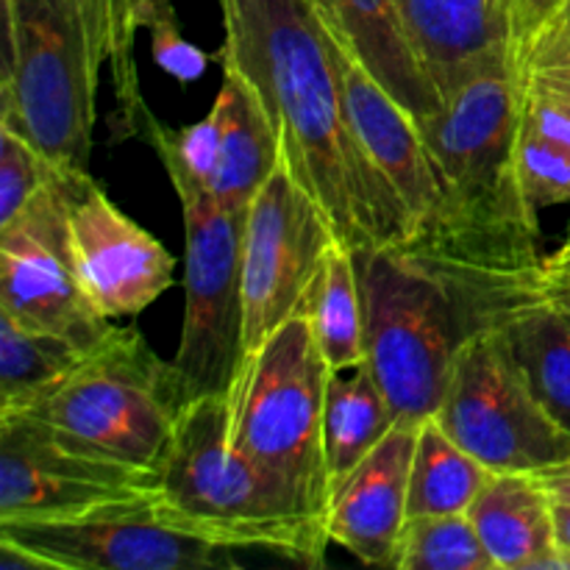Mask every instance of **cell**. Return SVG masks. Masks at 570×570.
Here are the masks:
<instances>
[{"label":"cell","instance_id":"cell-1","mask_svg":"<svg viewBox=\"0 0 570 570\" xmlns=\"http://www.w3.org/2000/svg\"><path fill=\"white\" fill-rule=\"evenodd\" d=\"M417 128L440 206L404 254L454 289L476 328L495 312L543 298V232L518 176L521 98L510 67L468 81Z\"/></svg>","mask_w":570,"mask_h":570},{"label":"cell","instance_id":"cell-2","mask_svg":"<svg viewBox=\"0 0 570 570\" xmlns=\"http://www.w3.org/2000/svg\"><path fill=\"white\" fill-rule=\"evenodd\" d=\"M226 26L223 67L259 92L278 131L282 159L317 200L337 239L401 248L406 223L362 156L337 65V28L321 0H217Z\"/></svg>","mask_w":570,"mask_h":570},{"label":"cell","instance_id":"cell-3","mask_svg":"<svg viewBox=\"0 0 570 570\" xmlns=\"http://www.w3.org/2000/svg\"><path fill=\"white\" fill-rule=\"evenodd\" d=\"M228 393L187 401L161 456L156 512L178 532L226 549H259L301 566L321 568L326 529L239 454L228 438Z\"/></svg>","mask_w":570,"mask_h":570},{"label":"cell","instance_id":"cell-4","mask_svg":"<svg viewBox=\"0 0 570 570\" xmlns=\"http://www.w3.org/2000/svg\"><path fill=\"white\" fill-rule=\"evenodd\" d=\"M176 362H165L134 326L111 328L22 417L78 454L156 471L187 406Z\"/></svg>","mask_w":570,"mask_h":570},{"label":"cell","instance_id":"cell-5","mask_svg":"<svg viewBox=\"0 0 570 570\" xmlns=\"http://www.w3.org/2000/svg\"><path fill=\"white\" fill-rule=\"evenodd\" d=\"M326 382L328 365L298 309L256 354L239 362L228 390L234 449L259 465L323 529L332 504L323 451Z\"/></svg>","mask_w":570,"mask_h":570},{"label":"cell","instance_id":"cell-6","mask_svg":"<svg viewBox=\"0 0 570 570\" xmlns=\"http://www.w3.org/2000/svg\"><path fill=\"white\" fill-rule=\"evenodd\" d=\"M365 293L367 367L395 417L438 415L456 354L476 332L454 289L401 248L356 250Z\"/></svg>","mask_w":570,"mask_h":570},{"label":"cell","instance_id":"cell-7","mask_svg":"<svg viewBox=\"0 0 570 570\" xmlns=\"http://www.w3.org/2000/svg\"><path fill=\"white\" fill-rule=\"evenodd\" d=\"M142 137L154 145L181 200L184 234V323L176 351L187 399L228 393L243 356V228L245 212L226 209L209 184L181 165L148 115Z\"/></svg>","mask_w":570,"mask_h":570},{"label":"cell","instance_id":"cell-8","mask_svg":"<svg viewBox=\"0 0 570 570\" xmlns=\"http://www.w3.org/2000/svg\"><path fill=\"white\" fill-rule=\"evenodd\" d=\"M98 78L65 0H6L0 120L26 134L53 165L89 167Z\"/></svg>","mask_w":570,"mask_h":570},{"label":"cell","instance_id":"cell-9","mask_svg":"<svg viewBox=\"0 0 570 570\" xmlns=\"http://www.w3.org/2000/svg\"><path fill=\"white\" fill-rule=\"evenodd\" d=\"M434 417L493 473H540L570 460V432L540 404L493 326L468 334Z\"/></svg>","mask_w":570,"mask_h":570},{"label":"cell","instance_id":"cell-10","mask_svg":"<svg viewBox=\"0 0 570 570\" xmlns=\"http://www.w3.org/2000/svg\"><path fill=\"white\" fill-rule=\"evenodd\" d=\"M232 551L161 521L156 495L111 501L83 515L56 521H0L3 566L67 570L237 568Z\"/></svg>","mask_w":570,"mask_h":570},{"label":"cell","instance_id":"cell-11","mask_svg":"<svg viewBox=\"0 0 570 570\" xmlns=\"http://www.w3.org/2000/svg\"><path fill=\"white\" fill-rule=\"evenodd\" d=\"M337 243L317 200L298 184L284 159L256 193L243 228V356L262 348L301 309L312 278Z\"/></svg>","mask_w":570,"mask_h":570},{"label":"cell","instance_id":"cell-12","mask_svg":"<svg viewBox=\"0 0 570 570\" xmlns=\"http://www.w3.org/2000/svg\"><path fill=\"white\" fill-rule=\"evenodd\" d=\"M0 312L83 354L115 328L95 309L72 271L59 165L20 217L0 228Z\"/></svg>","mask_w":570,"mask_h":570},{"label":"cell","instance_id":"cell-13","mask_svg":"<svg viewBox=\"0 0 570 570\" xmlns=\"http://www.w3.org/2000/svg\"><path fill=\"white\" fill-rule=\"evenodd\" d=\"M67 250L95 309L137 317L176 284V256L126 215L89 170L59 167Z\"/></svg>","mask_w":570,"mask_h":570},{"label":"cell","instance_id":"cell-14","mask_svg":"<svg viewBox=\"0 0 570 570\" xmlns=\"http://www.w3.org/2000/svg\"><path fill=\"white\" fill-rule=\"evenodd\" d=\"M156 493V471L78 454L22 417L0 415V521L76 518Z\"/></svg>","mask_w":570,"mask_h":570},{"label":"cell","instance_id":"cell-15","mask_svg":"<svg viewBox=\"0 0 570 570\" xmlns=\"http://www.w3.org/2000/svg\"><path fill=\"white\" fill-rule=\"evenodd\" d=\"M337 65L351 134L371 170L404 215L406 243L401 245L404 250L429 232L440 206L438 176L423 145L421 128L365 70L340 31Z\"/></svg>","mask_w":570,"mask_h":570},{"label":"cell","instance_id":"cell-16","mask_svg":"<svg viewBox=\"0 0 570 570\" xmlns=\"http://www.w3.org/2000/svg\"><path fill=\"white\" fill-rule=\"evenodd\" d=\"M421 423L399 421L340 482L328 504V540L365 566L393 568L410 507V471Z\"/></svg>","mask_w":570,"mask_h":570},{"label":"cell","instance_id":"cell-17","mask_svg":"<svg viewBox=\"0 0 570 570\" xmlns=\"http://www.w3.org/2000/svg\"><path fill=\"white\" fill-rule=\"evenodd\" d=\"M399 9L443 104L482 72L512 70L504 0H399Z\"/></svg>","mask_w":570,"mask_h":570},{"label":"cell","instance_id":"cell-18","mask_svg":"<svg viewBox=\"0 0 570 570\" xmlns=\"http://www.w3.org/2000/svg\"><path fill=\"white\" fill-rule=\"evenodd\" d=\"M468 518L499 570H570L557 546L554 499L534 473H493Z\"/></svg>","mask_w":570,"mask_h":570},{"label":"cell","instance_id":"cell-19","mask_svg":"<svg viewBox=\"0 0 570 570\" xmlns=\"http://www.w3.org/2000/svg\"><path fill=\"white\" fill-rule=\"evenodd\" d=\"M340 37L415 122L443 109L401 17L399 0H326Z\"/></svg>","mask_w":570,"mask_h":570},{"label":"cell","instance_id":"cell-20","mask_svg":"<svg viewBox=\"0 0 570 570\" xmlns=\"http://www.w3.org/2000/svg\"><path fill=\"white\" fill-rule=\"evenodd\" d=\"M223 72L226 78L212 104L220 115V159L206 184L226 209L248 212L282 161V142L248 78L234 67H223Z\"/></svg>","mask_w":570,"mask_h":570},{"label":"cell","instance_id":"cell-21","mask_svg":"<svg viewBox=\"0 0 570 570\" xmlns=\"http://www.w3.org/2000/svg\"><path fill=\"white\" fill-rule=\"evenodd\" d=\"M504 337L529 387L570 432V315L546 298H529L488 321Z\"/></svg>","mask_w":570,"mask_h":570},{"label":"cell","instance_id":"cell-22","mask_svg":"<svg viewBox=\"0 0 570 570\" xmlns=\"http://www.w3.org/2000/svg\"><path fill=\"white\" fill-rule=\"evenodd\" d=\"M399 423L367 362L328 371L323 404V451L332 493Z\"/></svg>","mask_w":570,"mask_h":570},{"label":"cell","instance_id":"cell-23","mask_svg":"<svg viewBox=\"0 0 570 570\" xmlns=\"http://www.w3.org/2000/svg\"><path fill=\"white\" fill-rule=\"evenodd\" d=\"M301 312L309 321L315 343L328 371H345L367 362L365 293H362L356 250L343 239L328 248L321 271L312 278Z\"/></svg>","mask_w":570,"mask_h":570},{"label":"cell","instance_id":"cell-24","mask_svg":"<svg viewBox=\"0 0 570 570\" xmlns=\"http://www.w3.org/2000/svg\"><path fill=\"white\" fill-rule=\"evenodd\" d=\"M521 128L570 150V0L515 59Z\"/></svg>","mask_w":570,"mask_h":570},{"label":"cell","instance_id":"cell-25","mask_svg":"<svg viewBox=\"0 0 570 570\" xmlns=\"http://www.w3.org/2000/svg\"><path fill=\"white\" fill-rule=\"evenodd\" d=\"M81 26L83 39L98 70L111 65V78L117 89V126L122 137L139 134L142 137L145 120L150 109L145 106L142 89L137 78V59H134V42L139 26L137 0H65Z\"/></svg>","mask_w":570,"mask_h":570},{"label":"cell","instance_id":"cell-26","mask_svg":"<svg viewBox=\"0 0 570 570\" xmlns=\"http://www.w3.org/2000/svg\"><path fill=\"white\" fill-rule=\"evenodd\" d=\"M493 476L476 456L468 454L438 417H426L417 429L410 471V518L468 512L488 479Z\"/></svg>","mask_w":570,"mask_h":570},{"label":"cell","instance_id":"cell-27","mask_svg":"<svg viewBox=\"0 0 570 570\" xmlns=\"http://www.w3.org/2000/svg\"><path fill=\"white\" fill-rule=\"evenodd\" d=\"M83 351L0 312V412H14L67 376Z\"/></svg>","mask_w":570,"mask_h":570},{"label":"cell","instance_id":"cell-28","mask_svg":"<svg viewBox=\"0 0 570 570\" xmlns=\"http://www.w3.org/2000/svg\"><path fill=\"white\" fill-rule=\"evenodd\" d=\"M393 570H499L468 512L406 518Z\"/></svg>","mask_w":570,"mask_h":570},{"label":"cell","instance_id":"cell-29","mask_svg":"<svg viewBox=\"0 0 570 570\" xmlns=\"http://www.w3.org/2000/svg\"><path fill=\"white\" fill-rule=\"evenodd\" d=\"M53 176V161L45 159L31 139L11 122L0 120V228L20 217Z\"/></svg>","mask_w":570,"mask_h":570},{"label":"cell","instance_id":"cell-30","mask_svg":"<svg viewBox=\"0 0 570 570\" xmlns=\"http://www.w3.org/2000/svg\"><path fill=\"white\" fill-rule=\"evenodd\" d=\"M518 176L534 212L570 204V150L518 128Z\"/></svg>","mask_w":570,"mask_h":570},{"label":"cell","instance_id":"cell-31","mask_svg":"<svg viewBox=\"0 0 570 570\" xmlns=\"http://www.w3.org/2000/svg\"><path fill=\"white\" fill-rule=\"evenodd\" d=\"M139 22L150 33V53L154 61L178 81H198L209 67L212 56L206 50L195 48L189 39H184L178 28L173 0H139Z\"/></svg>","mask_w":570,"mask_h":570},{"label":"cell","instance_id":"cell-32","mask_svg":"<svg viewBox=\"0 0 570 570\" xmlns=\"http://www.w3.org/2000/svg\"><path fill=\"white\" fill-rule=\"evenodd\" d=\"M154 122L161 137H165V142L173 148V154L181 159V165L195 178L209 181L212 173L217 170V159H220V115H217L215 106H212L204 120L193 122L187 128H178V131L176 128H167L156 117Z\"/></svg>","mask_w":570,"mask_h":570},{"label":"cell","instance_id":"cell-33","mask_svg":"<svg viewBox=\"0 0 570 570\" xmlns=\"http://www.w3.org/2000/svg\"><path fill=\"white\" fill-rule=\"evenodd\" d=\"M566 0H504L507 26H510V45H512V67L515 59L523 53L529 39L540 31L549 17H554L562 9Z\"/></svg>","mask_w":570,"mask_h":570},{"label":"cell","instance_id":"cell-34","mask_svg":"<svg viewBox=\"0 0 570 570\" xmlns=\"http://www.w3.org/2000/svg\"><path fill=\"white\" fill-rule=\"evenodd\" d=\"M540 295L570 315V237L557 250L546 254Z\"/></svg>","mask_w":570,"mask_h":570},{"label":"cell","instance_id":"cell-35","mask_svg":"<svg viewBox=\"0 0 570 570\" xmlns=\"http://www.w3.org/2000/svg\"><path fill=\"white\" fill-rule=\"evenodd\" d=\"M534 476H538L540 484L549 490L551 499L566 501V504H570V460L560 462V465L546 468V471L534 473Z\"/></svg>","mask_w":570,"mask_h":570},{"label":"cell","instance_id":"cell-36","mask_svg":"<svg viewBox=\"0 0 570 570\" xmlns=\"http://www.w3.org/2000/svg\"><path fill=\"white\" fill-rule=\"evenodd\" d=\"M554 532L557 546L570 554V504L566 501H554Z\"/></svg>","mask_w":570,"mask_h":570},{"label":"cell","instance_id":"cell-37","mask_svg":"<svg viewBox=\"0 0 570 570\" xmlns=\"http://www.w3.org/2000/svg\"><path fill=\"white\" fill-rule=\"evenodd\" d=\"M321 6H323V9H326V0H321Z\"/></svg>","mask_w":570,"mask_h":570},{"label":"cell","instance_id":"cell-38","mask_svg":"<svg viewBox=\"0 0 570 570\" xmlns=\"http://www.w3.org/2000/svg\"><path fill=\"white\" fill-rule=\"evenodd\" d=\"M137 6H139V0H137Z\"/></svg>","mask_w":570,"mask_h":570}]
</instances>
